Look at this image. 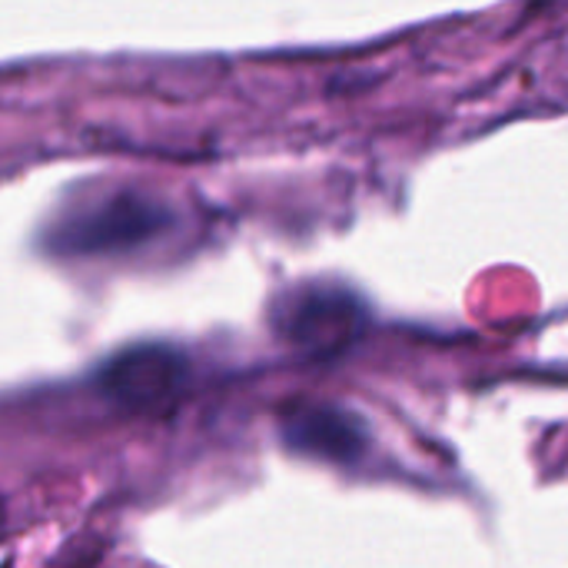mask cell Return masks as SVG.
Segmentation results:
<instances>
[{
  "label": "cell",
  "mask_w": 568,
  "mask_h": 568,
  "mask_svg": "<svg viewBox=\"0 0 568 568\" xmlns=\"http://www.w3.org/2000/svg\"><path fill=\"white\" fill-rule=\"evenodd\" d=\"M170 226V213L143 190L113 186L67 206L43 233L57 256H113L136 250Z\"/></svg>",
  "instance_id": "6da1fadb"
},
{
  "label": "cell",
  "mask_w": 568,
  "mask_h": 568,
  "mask_svg": "<svg viewBox=\"0 0 568 568\" xmlns=\"http://www.w3.org/2000/svg\"><path fill=\"white\" fill-rule=\"evenodd\" d=\"M190 379V363L180 349L163 343H140L120 349L103 363L97 383L103 396L130 413H166L180 403Z\"/></svg>",
  "instance_id": "7a4b0ae2"
},
{
  "label": "cell",
  "mask_w": 568,
  "mask_h": 568,
  "mask_svg": "<svg viewBox=\"0 0 568 568\" xmlns=\"http://www.w3.org/2000/svg\"><path fill=\"white\" fill-rule=\"evenodd\" d=\"M273 323L296 346H306V349H326L329 346L333 349L336 343L353 336L356 303L336 290L306 286V290H296L293 296L280 300Z\"/></svg>",
  "instance_id": "3957f363"
},
{
  "label": "cell",
  "mask_w": 568,
  "mask_h": 568,
  "mask_svg": "<svg viewBox=\"0 0 568 568\" xmlns=\"http://www.w3.org/2000/svg\"><path fill=\"white\" fill-rule=\"evenodd\" d=\"M283 436L293 449H300L306 456L333 459V463L356 459L366 446L363 426L333 406H300V409L286 413Z\"/></svg>",
  "instance_id": "277c9868"
}]
</instances>
